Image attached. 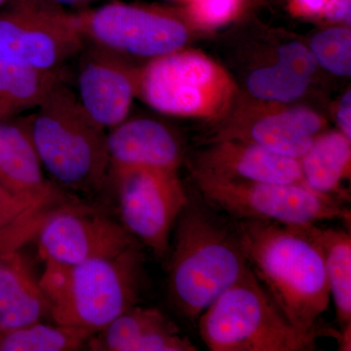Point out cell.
Returning a JSON list of instances; mask_svg holds the SVG:
<instances>
[{
	"instance_id": "obj_3",
	"label": "cell",
	"mask_w": 351,
	"mask_h": 351,
	"mask_svg": "<svg viewBox=\"0 0 351 351\" xmlns=\"http://www.w3.org/2000/svg\"><path fill=\"white\" fill-rule=\"evenodd\" d=\"M169 263V294L178 311L198 317L249 269L234 228L186 205L177 221Z\"/></svg>"
},
{
	"instance_id": "obj_30",
	"label": "cell",
	"mask_w": 351,
	"mask_h": 351,
	"mask_svg": "<svg viewBox=\"0 0 351 351\" xmlns=\"http://www.w3.org/2000/svg\"><path fill=\"white\" fill-rule=\"evenodd\" d=\"M337 122L339 132L351 140V93L346 92L339 101L337 112Z\"/></svg>"
},
{
	"instance_id": "obj_8",
	"label": "cell",
	"mask_w": 351,
	"mask_h": 351,
	"mask_svg": "<svg viewBox=\"0 0 351 351\" xmlns=\"http://www.w3.org/2000/svg\"><path fill=\"white\" fill-rule=\"evenodd\" d=\"M75 14L52 0H11L0 11V59L31 68L59 69L86 46Z\"/></svg>"
},
{
	"instance_id": "obj_22",
	"label": "cell",
	"mask_w": 351,
	"mask_h": 351,
	"mask_svg": "<svg viewBox=\"0 0 351 351\" xmlns=\"http://www.w3.org/2000/svg\"><path fill=\"white\" fill-rule=\"evenodd\" d=\"M95 334L84 328L43 324L41 321L0 332V351H73L87 346Z\"/></svg>"
},
{
	"instance_id": "obj_12",
	"label": "cell",
	"mask_w": 351,
	"mask_h": 351,
	"mask_svg": "<svg viewBox=\"0 0 351 351\" xmlns=\"http://www.w3.org/2000/svg\"><path fill=\"white\" fill-rule=\"evenodd\" d=\"M78 71V100L101 128L112 129L128 117L137 93V75L117 53L88 43Z\"/></svg>"
},
{
	"instance_id": "obj_5",
	"label": "cell",
	"mask_w": 351,
	"mask_h": 351,
	"mask_svg": "<svg viewBox=\"0 0 351 351\" xmlns=\"http://www.w3.org/2000/svg\"><path fill=\"white\" fill-rule=\"evenodd\" d=\"M197 321L201 339L212 351H311L319 337L289 322L250 267Z\"/></svg>"
},
{
	"instance_id": "obj_18",
	"label": "cell",
	"mask_w": 351,
	"mask_h": 351,
	"mask_svg": "<svg viewBox=\"0 0 351 351\" xmlns=\"http://www.w3.org/2000/svg\"><path fill=\"white\" fill-rule=\"evenodd\" d=\"M0 184L17 195L43 198L58 195L43 166L25 120H0Z\"/></svg>"
},
{
	"instance_id": "obj_15",
	"label": "cell",
	"mask_w": 351,
	"mask_h": 351,
	"mask_svg": "<svg viewBox=\"0 0 351 351\" xmlns=\"http://www.w3.org/2000/svg\"><path fill=\"white\" fill-rule=\"evenodd\" d=\"M110 168L143 167L178 173L179 141L164 124L149 119H125L107 134Z\"/></svg>"
},
{
	"instance_id": "obj_4",
	"label": "cell",
	"mask_w": 351,
	"mask_h": 351,
	"mask_svg": "<svg viewBox=\"0 0 351 351\" xmlns=\"http://www.w3.org/2000/svg\"><path fill=\"white\" fill-rule=\"evenodd\" d=\"M25 119L43 168L71 191L101 186L110 168L107 134L92 120L63 82Z\"/></svg>"
},
{
	"instance_id": "obj_7",
	"label": "cell",
	"mask_w": 351,
	"mask_h": 351,
	"mask_svg": "<svg viewBox=\"0 0 351 351\" xmlns=\"http://www.w3.org/2000/svg\"><path fill=\"white\" fill-rule=\"evenodd\" d=\"M218 64L193 52L176 51L152 59L137 75V93L154 110L178 117H215L232 94Z\"/></svg>"
},
{
	"instance_id": "obj_25",
	"label": "cell",
	"mask_w": 351,
	"mask_h": 351,
	"mask_svg": "<svg viewBox=\"0 0 351 351\" xmlns=\"http://www.w3.org/2000/svg\"><path fill=\"white\" fill-rule=\"evenodd\" d=\"M57 196L44 200L25 211L22 216L0 228V258L21 250L24 245L36 239L41 226L58 207Z\"/></svg>"
},
{
	"instance_id": "obj_20",
	"label": "cell",
	"mask_w": 351,
	"mask_h": 351,
	"mask_svg": "<svg viewBox=\"0 0 351 351\" xmlns=\"http://www.w3.org/2000/svg\"><path fill=\"white\" fill-rule=\"evenodd\" d=\"M322 252L330 297L339 327L351 325V235L346 230L304 225Z\"/></svg>"
},
{
	"instance_id": "obj_33",
	"label": "cell",
	"mask_w": 351,
	"mask_h": 351,
	"mask_svg": "<svg viewBox=\"0 0 351 351\" xmlns=\"http://www.w3.org/2000/svg\"><path fill=\"white\" fill-rule=\"evenodd\" d=\"M11 0H0V9L2 8V7L5 6L7 3H9Z\"/></svg>"
},
{
	"instance_id": "obj_23",
	"label": "cell",
	"mask_w": 351,
	"mask_h": 351,
	"mask_svg": "<svg viewBox=\"0 0 351 351\" xmlns=\"http://www.w3.org/2000/svg\"><path fill=\"white\" fill-rule=\"evenodd\" d=\"M311 78L276 63L274 66L256 69L247 80L250 93L261 100L290 103L306 93Z\"/></svg>"
},
{
	"instance_id": "obj_9",
	"label": "cell",
	"mask_w": 351,
	"mask_h": 351,
	"mask_svg": "<svg viewBox=\"0 0 351 351\" xmlns=\"http://www.w3.org/2000/svg\"><path fill=\"white\" fill-rule=\"evenodd\" d=\"M75 17L86 43L122 57L156 59L181 50L189 38L184 23L165 9L112 2Z\"/></svg>"
},
{
	"instance_id": "obj_26",
	"label": "cell",
	"mask_w": 351,
	"mask_h": 351,
	"mask_svg": "<svg viewBox=\"0 0 351 351\" xmlns=\"http://www.w3.org/2000/svg\"><path fill=\"white\" fill-rule=\"evenodd\" d=\"M189 15L203 27L226 24L239 11L242 0H189Z\"/></svg>"
},
{
	"instance_id": "obj_1",
	"label": "cell",
	"mask_w": 351,
	"mask_h": 351,
	"mask_svg": "<svg viewBox=\"0 0 351 351\" xmlns=\"http://www.w3.org/2000/svg\"><path fill=\"white\" fill-rule=\"evenodd\" d=\"M234 230L252 271L289 322L306 334L327 332L318 327L331 302L324 258L304 225L239 219Z\"/></svg>"
},
{
	"instance_id": "obj_17",
	"label": "cell",
	"mask_w": 351,
	"mask_h": 351,
	"mask_svg": "<svg viewBox=\"0 0 351 351\" xmlns=\"http://www.w3.org/2000/svg\"><path fill=\"white\" fill-rule=\"evenodd\" d=\"M46 315L47 298L21 251L0 258V332L38 322Z\"/></svg>"
},
{
	"instance_id": "obj_6",
	"label": "cell",
	"mask_w": 351,
	"mask_h": 351,
	"mask_svg": "<svg viewBox=\"0 0 351 351\" xmlns=\"http://www.w3.org/2000/svg\"><path fill=\"white\" fill-rule=\"evenodd\" d=\"M196 186L202 197L239 219L284 225H311L325 221H350L341 201L300 184H267L228 179L196 169Z\"/></svg>"
},
{
	"instance_id": "obj_11",
	"label": "cell",
	"mask_w": 351,
	"mask_h": 351,
	"mask_svg": "<svg viewBox=\"0 0 351 351\" xmlns=\"http://www.w3.org/2000/svg\"><path fill=\"white\" fill-rule=\"evenodd\" d=\"M36 239L44 263L64 265L115 257L138 243L122 223L84 206H58Z\"/></svg>"
},
{
	"instance_id": "obj_32",
	"label": "cell",
	"mask_w": 351,
	"mask_h": 351,
	"mask_svg": "<svg viewBox=\"0 0 351 351\" xmlns=\"http://www.w3.org/2000/svg\"><path fill=\"white\" fill-rule=\"evenodd\" d=\"M55 3L59 4V5H82V4H86L88 2L93 1V0H52Z\"/></svg>"
},
{
	"instance_id": "obj_2",
	"label": "cell",
	"mask_w": 351,
	"mask_h": 351,
	"mask_svg": "<svg viewBox=\"0 0 351 351\" xmlns=\"http://www.w3.org/2000/svg\"><path fill=\"white\" fill-rule=\"evenodd\" d=\"M145 257L138 243L115 257L77 265L45 263L39 278L58 324L97 332L137 306L145 278Z\"/></svg>"
},
{
	"instance_id": "obj_13",
	"label": "cell",
	"mask_w": 351,
	"mask_h": 351,
	"mask_svg": "<svg viewBox=\"0 0 351 351\" xmlns=\"http://www.w3.org/2000/svg\"><path fill=\"white\" fill-rule=\"evenodd\" d=\"M197 169L228 179L306 186L298 159L243 141H221L201 156Z\"/></svg>"
},
{
	"instance_id": "obj_21",
	"label": "cell",
	"mask_w": 351,
	"mask_h": 351,
	"mask_svg": "<svg viewBox=\"0 0 351 351\" xmlns=\"http://www.w3.org/2000/svg\"><path fill=\"white\" fill-rule=\"evenodd\" d=\"M59 69L45 71L0 59V120L38 108L58 83Z\"/></svg>"
},
{
	"instance_id": "obj_28",
	"label": "cell",
	"mask_w": 351,
	"mask_h": 351,
	"mask_svg": "<svg viewBox=\"0 0 351 351\" xmlns=\"http://www.w3.org/2000/svg\"><path fill=\"white\" fill-rule=\"evenodd\" d=\"M58 195L59 193L43 198L29 197L14 193L0 184V228L12 223L29 208Z\"/></svg>"
},
{
	"instance_id": "obj_27",
	"label": "cell",
	"mask_w": 351,
	"mask_h": 351,
	"mask_svg": "<svg viewBox=\"0 0 351 351\" xmlns=\"http://www.w3.org/2000/svg\"><path fill=\"white\" fill-rule=\"evenodd\" d=\"M277 63L306 78H311L315 73L318 64L311 50L298 43L285 44L279 48Z\"/></svg>"
},
{
	"instance_id": "obj_16",
	"label": "cell",
	"mask_w": 351,
	"mask_h": 351,
	"mask_svg": "<svg viewBox=\"0 0 351 351\" xmlns=\"http://www.w3.org/2000/svg\"><path fill=\"white\" fill-rule=\"evenodd\" d=\"M323 128L324 121L317 113L308 108H294L265 115L249 126L226 131L221 135V141L253 143L299 160L322 133Z\"/></svg>"
},
{
	"instance_id": "obj_10",
	"label": "cell",
	"mask_w": 351,
	"mask_h": 351,
	"mask_svg": "<svg viewBox=\"0 0 351 351\" xmlns=\"http://www.w3.org/2000/svg\"><path fill=\"white\" fill-rule=\"evenodd\" d=\"M122 225L158 258L170 247L171 233L189 204L178 173L143 167L114 168Z\"/></svg>"
},
{
	"instance_id": "obj_14",
	"label": "cell",
	"mask_w": 351,
	"mask_h": 351,
	"mask_svg": "<svg viewBox=\"0 0 351 351\" xmlns=\"http://www.w3.org/2000/svg\"><path fill=\"white\" fill-rule=\"evenodd\" d=\"M93 351H196L197 346L160 311L135 306L87 343Z\"/></svg>"
},
{
	"instance_id": "obj_29",
	"label": "cell",
	"mask_w": 351,
	"mask_h": 351,
	"mask_svg": "<svg viewBox=\"0 0 351 351\" xmlns=\"http://www.w3.org/2000/svg\"><path fill=\"white\" fill-rule=\"evenodd\" d=\"M323 12L332 22L350 24L351 0H328Z\"/></svg>"
},
{
	"instance_id": "obj_19",
	"label": "cell",
	"mask_w": 351,
	"mask_h": 351,
	"mask_svg": "<svg viewBox=\"0 0 351 351\" xmlns=\"http://www.w3.org/2000/svg\"><path fill=\"white\" fill-rule=\"evenodd\" d=\"M351 140L339 131L321 133L299 159L307 188L319 195L348 200L343 182L350 176Z\"/></svg>"
},
{
	"instance_id": "obj_24",
	"label": "cell",
	"mask_w": 351,
	"mask_h": 351,
	"mask_svg": "<svg viewBox=\"0 0 351 351\" xmlns=\"http://www.w3.org/2000/svg\"><path fill=\"white\" fill-rule=\"evenodd\" d=\"M311 52L317 64L339 76L351 75V32L348 27H332L311 39Z\"/></svg>"
},
{
	"instance_id": "obj_31",
	"label": "cell",
	"mask_w": 351,
	"mask_h": 351,
	"mask_svg": "<svg viewBox=\"0 0 351 351\" xmlns=\"http://www.w3.org/2000/svg\"><path fill=\"white\" fill-rule=\"evenodd\" d=\"M328 0H291L293 10L302 15H317L324 10Z\"/></svg>"
}]
</instances>
